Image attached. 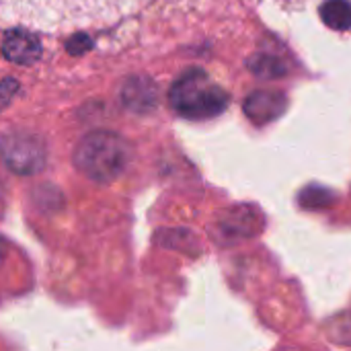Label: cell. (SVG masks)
<instances>
[{
  "mask_svg": "<svg viewBox=\"0 0 351 351\" xmlns=\"http://www.w3.org/2000/svg\"><path fill=\"white\" fill-rule=\"evenodd\" d=\"M2 53L14 64H33L41 56V41L27 27L10 29L2 39Z\"/></svg>",
  "mask_w": 351,
  "mask_h": 351,
  "instance_id": "5",
  "label": "cell"
},
{
  "mask_svg": "<svg viewBox=\"0 0 351 351\" xmlns=\"http://www.w3.org/2000/svg\"><path fill=\"white\" fill-rule=\"evenodd\" d=\"M76 169L97 183L115 181L130 165L128 142L109 130L86 134L74 150Z\"/></svg>",
  "mask_w": 351,
  "mask_h": 351,
  "instance_id": "2",
  "label": "cell"
},
{
  "mask_svg": "<svg viewBox=\"0 0 351 351\" xmlns=\"http://www.w3.org/2000/svg\"><path fill=\"white\" fill-rule=\"evenodd\" d=\"M286 109V97L282 93L271 90H257L247 97L245 101V113L255 123H267L276 117H280Z\"/></svg>",
  "mask_w": 351,
  "mask_h": 351,
  "instance_id": "7",
  "label": "cell"
},
{
  "mask_svg": "<svg viewBox=\"0 0 351 351\" xmlns=\"http://www.w3.org/2000/svg\"><path fill=\"white\" fill-rule=\"evenodd\" d=\"M16 90H19V82L14 78H6L0 82V109H4L12 101Z\"/></svg>",
  "mask_w": 351,
  "mask_h": 351,
  "instance_id": "8",
  "label": "cell"
},
{
  "mask_svg": "<svg viewBox=\"0 0 351 351\" xmlns=\"http://www.w3.org/2000/svg\"><path fill=\"white\" fill-rule=\"evenodd\" d=\"M144 0H0V21L37 31H74L113 23Z\"/></svg>",
  "mask_w": 351,
  "mask_h": 351,
  "instance_id": "1",
  "label": "cell"
},
{
  "mask_svg": "<svg viewBox=\"0 0 351 351\" xmlns=\"http://www.w3.org/2000/svg\"><path fill=\"white\" fill-rule=\"evenodd\" d=\"M171 107L185 119H212L228 107V93L204 70L181 74L169 90Z\"/></svg>",
  "mask_w": 351,
  "mask_h": 351,
  "instance_id": "3",
  "label": "cell"
},
{
  "mask_svg": "<svg viewBox=\"0 0 351 351\" xmlns=\"http://www.w3.org/2000/svg\"><path fill=\"white\" fill-rule=\"evenodd\" d=\"M121 101L125 109H130L132 113H138V115L150 113L158 103L156 84L146 76H132L125 80L121 88Z\"/></svg>",
  "mask_w": 351,
  "mask_h": 351,
  "instance_id": "6",
  "label": "cell"
},
{
  "mask_svg": "<svg viewBox=\"0 0 351 351\" xmlns=\"http://www.w3.org/2000/svg\"><path fill=\"white\" fill-rule=\"evenodd\" d=\"M0 160L16 175H37L47 165V150L29 132H6L0 136Z\"/></svg>",
  "mask_w": 351,
  "mask_h": 351,
  "instance_id": "4",
  "label": "cell"
},
{
  "mask_svg": "<svg viewBox=\"0 0 351 351\" xmlns=\"http://www.w3.org/2000/svg\"><path fill=\"white\" fill-rule=\"evenodd\" d=\"M2 257H4V243L0 241V261H2Z\"/></svg>",
  "mask_w": 351,
  "mask_h": 351,
  "instance_id": "9",
  "label": "cell"
}]
</instances>
